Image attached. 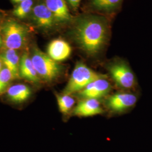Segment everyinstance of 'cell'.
<instances>
[{"mask_svg": "<svg viewBox=\"0 0 152 152\" xmlns=\"http://www.w3.org/2000/svg\"><path fill=\"white\" fill-rule=\"evenodd\" d=\"M73 35L82 51L90 56H95L108 40V21L105 17L94 15L79 17L75 22Z\"/></svg>", "mask_w": 152, "mask_h": 152, "instance_id": "1", "label": "cell"}, {"mask_svg": "<svg viewBox=\"0 0 152 152\" xmlns=\"http://www.w3.org/2000/svg\"><path fill=\"white\" fill-rule=\"evenodd\" d=\"M47 50L48 55L56 61L66 60L72 53L70 45L61 39H55L50 42Z\"/></svg>", "mask_w": 152, "mask_h": 152, "instance_id": "9", "label": "cell"}, {"mask_svg": "<svg viewBox=\"0 0 152 152\" xmlns=\"http://www.w3.org/2000/svg\"><path fill=\"white\" fill-rule=\"evenodd\" d=\"M11 1H13V2H15V3L19 4V3H20V2H23V1H26V0H11Z\"/></svg>", "mask_w": 152, "mask_h": 152, "instance_id": "20", "label": "cell"}, {"mask_svg": "<svg viewBox=\"0 0 152 152\" xmlns=\"http://www.w3.org/2000/svg\"><path fill=\"white\" fill-rule=\"evenodd\" d=\"M45 5L53 14L56 23L71 21L72 16L65 0H45Z\"/></svg>", "mask_w": 152, "mask_h": 152, "instance_id": "11", "label": "cell"}, {"mask_svg": "<svg viewBox=\"0 0 152 152\" xmlns=\"http://www.w3.org/2000/svg\"><path fill=\"white\" fill-rule=\"evenodd\" d=\"M19 76L33 83H39L41 78L33 64L32 61L27 53L22 55L19 63Z\"/></svg>", "mask_w": 152, "mask_h": 152, "instance_id": "12", "label": "cell"}, {"mask_svg": "<svg viewBox=\"0 0 152 152\" xmlns=\"http://www.w3.org/2000/svg\"><path fill=\"white\" fill-rule=\"evenodd\" d=\"M2 61L1 60V59H0V71L2 69Z\"/></svg>", "mask_w": 152, "mask_h": 152, "instance_id": "22", "label": "cell"}, {"mask_svg": "<svg viewBox=\"0 0 152 152\" xmlns=\"http://www.w3.org/2000/svg\"><path fill=\"white\" fill-rule=\"evenodd\" d=\"M111 85L106 76L103 75L89 83L80 92L77 93L81 99H99L107 96L111 90Z\"/></svg>", "mask_w": 152, "mask_h": 152, "instance_id": "7", "label": "cell"}, {"mask_svg": "<svg viewBox=\"0 0 152 152\" xmlns=\"http://www.w3.org/2000/svg\"><path fill=\"white\" fill-rule=\"evenodd\" d=\"M31 59L39 78L45 81H53L60 76L61 66L40 50L33 49Z\"/></svg>", "mask_w": 152, "mask_h": 152, "instance_id": "3", "label": "cell"}, {"mask_svg": "<svg viewBox=\"0 0 152 152\" xmlns=\"http://www.w3.org/2000/svg\"><path fill=\"white\" fill-rule=\"evenodd\" d=\"M33 0H26L19 3L12 11V14L19 19H24L33 8Z\"/></svg>", "mask_w": 152, "mask_h": 152, "instance_id": "17", "label": "cell"}, {"mask_svg": "<svg viewBox=\"0 0 152 152\" xmlns=\"http://www.w3.org/2000/svg\"><path fill=\"white\" fill-rule=\"evenodd\" d=\"M2 64L10 71L13 79L19 78L20 58L15 50L6 49L0 54Z\"/></svg>", "mask_w": 152, "mask_h": 152, "instance_id": "13", "label": "cell"}, {"mask_svg": "<svg viewBox=\"0 0 152 152\" xmlns=\"http://www.w3.org/2000/svg\"><path fill=\"white\" fill-rule=\"evenodd\" d=\"M3 44L6 49L18 50L23 47L27 37V27L18 22L10 20L2 26Z\"/></svg>", "mask_w": 152, "mask_h": 152, "instance_id": "4", "label": "cell"}, {"mask_svg": "<svg viewBox=\"0 0 152 152\" xmlns=\"http://www.w3.org/2000/svg\"><path fill=\"white\" fill-rule=\"evenodd\" d=\"M33 18L36 25L44 29H50L56 23L54 16L45 4H39L33 7Z\"/></svg>", "mask_w": 152, "mask_h": 152, "instance_id": "10", "label": "cell"}, {"mask_svg": "<svg viewBox=\"0 0 152 152\" xmlns=\"http://www.w3.org/2000/svg\"><path fill=\"white\" fill-rule=\"evenodd\" d=\"M71 95L63 93L56 95L59 109L62 114H69L75 104V100Z\"/></svg>", "mask_w": 152, "mask_h": 152, "instance_id": "16", "label": "cell"}, {"mask_svg": "<svg viewBox=\"0 0 152 152\" xmlns=\"http://www.w3.org/2000/svg\"><path fill=\"white\" fill-rule=\"evenodd\" d=\"M137 101V96L130 92H118L110 96L106 100V106L114 113H122L132 108Z\"/></svg>", "mask_w": 152, "mask_h": 152, "instance_id": "6", "label": "cell"}, {"mask_svg": "<svg viewBox=\"0 0 152 152\" xmlns=\"http://www.w3.org/2000/svg\"><path fill=\"white\" fill-rule=\"evenodd\" d=\"M107 68L118 87L124 90H131L136 87L135 76L129 65L124 61L114 60L109 63Z\"/></svg>", "mask_w": 152, "mask_h": 152, "instance_id": "5", "label": "cell"}, {"mask_svg": "<svg viewBox=\"0 0 152 152\" xmlns=\"http://www.w3.org/2000/svg\"><path fill=\"white\" fill-rule=\"evenodd\" d=\"M31 95V89L24 84L12 85L7 91L8 98L15 103H21L26 101L30 97Z\"/></svg>", "mask_w": 152, "mask_h": 152, "instance_id": "14", "label": "cell"}, {"mask_svg": "<svg viewBox=\"0 0 152 152\" xmlns=\"http://www.w3.org/2000/svg\"><path fill=\"white\" fill-rule=\"evenodd\" d=\"M69 5L73 8L76 9L80 5V4L82 0H66Z\"/></svg>", "mask_w": 152, "mask_h": 152, "instance_id": "19", "label": "cell"}, {"mask_svg": "<svg viewBox=\"0 0 152 152\" xmlns=\"http://www.w3.org/2000/svg\"><path fill=\"white\" fill-rule=\"evenodd\" d=\"M123 0H91L90 5L99 11L110 12L119 7Z\"/></svg>", "mask_w": 152, "mask_h": 152, "instance_id": "15", "label": "cell"}, {"mask_svg": "<svg viewBox=\"0 0 152 152\" xmlns=\"http://www.w3.org/2000/svg\"><path fill=\"white\" fill-rule=\"evenodd\" d=\"M2 45H3V39L0 35V48L2 47Z\"/></svg>", "mask_w": 152, "mask_h": 152, "instance_id": "21", "label": "cell"}, {"mask_svg": "<svg viewBox=\"0 0 152 152\" xmlns=\"http://www.w3.org/2000/svg\"><path fill=\"white\" fill-rule=\"evenodd\" d=\"M103 75L93 71L83 62L78 61L76 63L63 93L68 95L77 94L91 82Z\"/></svg>", "mask_w": 152, "mask_h": 152, "instance_id": "2", "label": "cell"}, {"mask_svg": "<svg viewBox=\"0 0 152 152\" xmlns=\"http://www.w3.org/2000/svg\"><path fill=\"white\" fill-rule=\"evenodd\" d=\"M100 102L96 99H82L73 110L74 115L87 117L103 113Z\"/></svg>", "mask_w": 152, "mask_h": 152, "instance_id": "8", "label": "cell"}, {"mask_svg": "<svg viewBox=\"0 0 152 152\" xmlns=\"http://www.w3.org/2000/svg\"><path fill=\"white\" fill-rule=\"evenodd\" d=\"M12 80L14 79L10 71L4 66L0 71V93L5 90Z\"/></svg>", "mask_w": 152, "mask_h": 152, "instance_id": "18", "label": "cell"}]
</instances>
